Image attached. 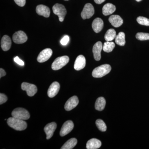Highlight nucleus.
I'll use <instances>...</instances> for the list:
<instances>
[{"label":"nucleus","mask_w":149,"mask_h":149,"mask_svg":"<svg viewBox=\"0 0 149 149\" xmlns=\"http://www.w3.org/2000/svg\"><path fill=\"white\" fill-rule=\"evenodd\" d=\"M7 123L11 128L18 131L24 130L27 127V123L24 120L13 117L8 119Z\"/></svg>","instance_id":"1"},{"label":"nucleus","mask_w":149,"mask_h":149,"mask_svg":"<svg viewBox=\"0 0 149 149\" xmlns=\"http://www.w3.org/2000/svg\"><path fill=\"white\" fill-rule=\"evenodd\" d=\"M111 68L109 64L102 65L96 68L92 72V75L95 78H100L109 73L111 70Z\"/></svg>","instance_id":"2"},{"label":"nucleus","mask_w":149,"mask_h":149,"mask_svg":"<svg viewBox=\"0 0 149 149\" xmlns=\"http://www.w3.org/2000/svg\"><path fill=\"white\" fill-rule=\"evenodd\" d=\"M69 61V57L67 56L59 57L55 60L52 65V69L54 70H58L63 67Z\"/></svg>","instance_id":"3"},{"label":"nucleus","mask_w":149,"mask_h":149,"mask_svg":"<svg viewBox=\"0 0 149 149\" xmlns=\"http://www.w3.org/2000/svg\"><path fill=\"white\" fill-rule=\"evenodd\" d=\"M12 116L22 120H26L29 119L30 114L27 110L22 108H17L12 112Z\"/></svg>","instance_id":"4"},{"label":"nucleus","mask_w":149,"mask_h":149,"mask_svg":"<svg viewBox=\"0 0 149 149\" xmlns=\"http://www.w3.org/2000/svg\"><path fill=\"white\" fill-rule=\"evenodd\" d=\"M54 13L58 15L60 21L63 22L66 15L67 11L64 6L61 4L56 3L53 6Z\"/></svg>","instance_id":"5"},{"label":"nucleus","mask_w":149,"mask_h":149,"mask_svg":"<svg viewBox=\"0 0 149 149\" xmlns=\"http://www.w3.org/2000/svg\"><path fill=\"white\" fill-rule=\"evenodd\" d=\"M95 13V9L93 5L90 3L86 4L81 13L83 19H89L92 17Z\"/></svg>","instance_id":"6"},{"label":"nucleus","mask_w":149,"mask_h":149,"mask_svg":"<svg viewBox=\"0 0 149 149\" xmlns=\"http://www.w3.org/2000/svg\"><path fill=\"white\" fill-rule=\"evenodd\" d=\"M21 88L23 91H26L27 95L32 97L37 93V89L36 85L29 83H23L21 85Z\"/></svg>","instance_id":"7"},{"label":"nucleus","mask_w":149,"mask_h":149,"mask_svg":"<svg viewBox=\"0 0 149 149\" xmlns=\"http://www.w3.org/2000/svg\"><path fill=\"white\" fill-rule=\"evenodd\" d=\"M13 40L17 44H23L27 42V35L23 31H18L13 34Z\"/></svg>","instance_id":"8"},{"label":"nucleus","mask_w":149,"mask_h":149,"mask_svg":"<svg viewBox=\"0 0 149 149\" xmlns=\"http://www.w3.org/2000/svg\"><path fill=\"white\" fill-rule=\"evenodd\" d=\"M52 50L49 48H47L42 51L37 57V60L38 62L43 63L47 61L52 56Z\"/></svg>","instance_id":"9"},{"label":"nucleus","mask_w":149,"mask_h":149,"mask_svg":"<svg viewBox=\"0 0 149 149\" xmlns=\"http://www.w3.org/2000/svg\"><path fill=\"white\" fill-rule=\"evenodd\" d=\"M74 128V124L71 120H67L63 123L60 132V135L63 137L70 133Z\"/></svg>","instance_id":"10"},{"label":"nucleus","mask_w":149,"mask_h":149,"mask_svg":"<svg viewBox=\"0 0 149 149\" xmlns=\"http://www.w3.org/2000/svg\"><path fill=\"white\" fill-rule=\"evenodd\" d=\"M79 103V100L77 96H74L68 100L65 104V109L67 111H70L75 107H77Z\"/></svg>","instance_id":"11"},{"label":"nucleus","mask_w":149,"mask_h":149,"mask_svg":"<svg viewBox=\"0 0 149 149\" xmlns=\"http://www.w3.org/2000/svg\"><path fill=\"white\" fill-rule=\"evenodd\" d=\"M103 49L102 43L101 42H97L93 46V52L95 59L97 61H99L101 58V53Z\"/></svg>","instance_id":"12"},{"label":"nucleus","mask_w":149,"mask_h":149,"mask_svg":"<svg viewBox=\"0 0 149 149\" xmlns=\"http://www.w3.org/2000/svg\"><path fill=\"white\" fill-rule=\"evenodd\" d=\"M56 127V123L55 122L48 123L45 126L44 130L47 135V139L49 140L52 137Z\"/></svg>","instance_id":"13"},{"label":"nucleus","mask_w":149,"mask_h":149,"mask_svg":"<svg viewBox=\"0 0 149 149\" xmlns=\"http://www.w3.org/2000/svg\"><path fill=\"white\" fill-rule=\"evenodd\" d=\"M60 85L57 82H54L51 84L48 90V95L50 98H53L56 95L59 91Z\"/></svg>","instance_id":"14"},{"label":"nucleus","mask_w":149,"mask_h":149,"mask_svg":"<svg viewBox=\"0 0 149 149\" xmlns=\"http://www.w3.org/2000/svg\"><path fill=\"white\" fill-rule=\"evenodd\" d=\"M86 65V59L82 55L78 56L74 62V68L76 70L83 69Z\"/></svg>","instance_id":"15"},{"label":"nucleus","mask_w":149,"mask_h":149,"mask_svg":"<svg viewBox=\"0 0 149 149\" xmlns=\"http://www.w3.org/2000/svg\"><path fill=\"white\" fill-rule=\"evenodd\" d=\"M36 12L39 15L49 17L50 14V10L48 7L43 5H39L36 8Z\"/></svg>","instance_id":"16"},{"label":"nucleus","mask_w":149,"mask_h":149,"mask_svg":"<svg viewBox=\"0 0 149 149\" xmlns=\"http://www.w3.org/2000/svg\"><path fill=\"white\" fill-rule=\"evenodd\" d=\"M104 27V22L102 19L97 17L94 19L92 23V27L94 32L99 33L102 29Z\"/></svg>","instance_id":"17"},{"label":"nucleus","mask_w":149,"mask_h":149,"mask_svg":"<svg viewBox=\"0 0 149 149\" xmlns=\"http://www.w3.org/2000/svg\"><path fill=\"white\" fill-rule=\"evenodd\" d=\"M12 42L10 37L8 35L3 36L1 40V47L3 50L7 51L10 49Z\"/></svg>","instance_id":"18"},{"label":"nucleus","mask_w":149,"mask_h":149,"mask_svg":"<svg viewBox=\"0 0 149 149\" xmlns=\"http://www.w3.org/2000/svg\"><path fill=\"white\" fill-rule=\"evenodd\" d=\"M109 22L115 27H120L123 23V19L119 15H112L109 19Z\"/></svg>","instance_id":"19"},{"label":"nucleus","mask_w":149,"mask_h":149,"mask_svg":"<svg viewBox=\"0 0 149 149\" xmlns=\"http://www.w3.org/2000/svg\"><path fill=\"white\" fill-rule=\"evenodd\" d=\"M102 143L100 140L96 139H92L88 141L86 148L88 149H98L101 146Z\"/></svg>","instance_id":"20"},{"label":"nucleus","mask_w":149,"mask_h":149,"mask_svg":"<svg viewBox=\"0 0 149 149\" xmlns=\"http://www.w3.org/2000/svg\"><path fill=\"white\" fill-rule=\"evenodd\" d=\"M116 8L113 4L108 3L104 5L102 8V13L104 15H108L113 13L115 11Z\"/></svg>","instance_id":"21"},{"label":"nucleus","mask_w":149,"mask_h":149,"mask_svg":"<svg viewBox=\"0 0 149 149\" xmlns=\"http://www.w3.org/2000/svg\"><path fill=\"white\" fill-rule=\"evenodd\" d=\"M106 105V100L103 97H100L97 99L95 104V108L97 110H103Z\"/></svg>","instance_id":"22"},{"label":"nucleus","mask_w":149,"mask_h":149,"mask_svg":"<svg viewBox=\"0 0 149 149\" xmlns=\"http://www.w3.org/2000/svg\"><path fill=\"white\" fill-rule=\"evenodd\" d=\"M77 140L75 138H72L67 141L61 148V149H72L77 144Z\"/></svg>","instance_id":"23"},{"label":"nucleus","mask_w":149,"mask_h":149,"mask_svg":"<svg viewBox=\"0 0 149 149\" xmlns=\"http://www.w3.org/2000/svg\"><path fill=\"white\" fill-rule=\"evenodd\" d=\"M115 42L120 46L125 45V34L123 32H120L116 35L115 38Z\"/></svg>","instance_id":"24"},{"label":"nucleus","mask_w":149,"mask_h":149,"mask_svg":"<svg viewBox=\"0 0 149 149\" xmlns=\"http://www.w3.org/2000/svg\"><path fill=\"white\" fill-rule=\"evenodd\" d=\"M116 32L113 29H110L107 31L104 36V39L107 42H111L116 37Z\"/></svg>","instance_id":"25"},{"label":"nucleus","mask_w":149,"mask_h":149,"mask_svg":"<svg viewBox=\"0 0 149 149\" xmlns=\"http://www.w3.org/2000/svg\"><path fill=\"white\" fill-rule=\"evenodd\" d=\"M115 47L114 43L112 42H107L104 43L103 50L104 52L109 53L111 52Z\"/></svg>","instance_id":"26"},{"label":"nucleus","mask_w":149,"mask_h":149,"mask_svg":"<svg viewBox=\"0 0 149 149\" xmlns=\"http://www.w3.org/2000/svg\"><path fill=\"white\" fill-rule=\"evenodd\" d=\"M96 124L97 125L98 128L102 131V132H105L107 130V125H106L105 123L104 122L103 120L101 119H97L96 121Z\"/></svg>","instance_id":"27"},{"label":"nucleus","mask_w":149,"mask_h":149,"mask_svg":"<svg viewBox=\"0 0 149 149\" xmlns=\"http://www.w3.org/2000/svg\"><path fill=\"white\" fill-rule=\"evenodd\" d=\"M136 38L141 41L149 40V33L139 32L136 34Z\"/></svg>","instance_id":"28"},{"label":"nucleus","mask_w":149,"mask_h":149,"mask_svg":"<svg viewBox=\"0 0 149 149\" xmlns=\"http://www.w3.org/2000/svg\"><path fill=\"white\" fill-rule=\"evenodd\" d=\"M137 21L139 24L145 26H149V19L144 17H139L137 18Z\"/></svg>","instance_id":"29"},{"label":"nucleus","mask_w":149,"mask_h":149,"mask_svg":"<svg viewBox=\"0 0 149 149\" xmlns=\"http://www.w3.org/2000/svg\"><path fill=\"white\" fill-rule=\"evenodd\" d=\"M69 36H68V35H65L61 40V45H66L69 42Z\"/></svg>","instance_id":"30"},{"label":"nucleus","mask_w":149,"mask_h":149,"mask_svg":"<svg viewBox=\"0 0 149 149\" xmlns=\"http://www.w3.org/2000/svg\"><path fill=\"white\" fill-rule=\"evenodd\" d=\"M8 100V97L4 94L1 93L0 94V104H2L6 102Z\"/></svg>","instance_id":"31"},{"label":"nucleus","mask_w":149,"mask_h":149,"mask_svg":"<svg viewBox=\"0 0 149 149\" xmlns=\"http://www.w3.org/2000/svg\"><path fill=\"white\" fill-rule=\"evenodd\" d=\"M17 5L20 7H23L26 3V0H14Z\"/></svg>","instance_id":"32"},{"label":"nucleus","mask_w":149,"mask_h":149,"mask_svg":"<svg viewBox=\"0 0 149 149\" xmlns=\"http://www.w3.org/2000/svg\"><path fill=\"white\" fill-rule=\"evenodd\" d=\"M14 60L15 63H16L17 64L19 65H21V66H23L24 65V62L21 60L18 56L15 57L14 59Z\"/></svg>","instance_id":"33"},{"label":"nucleus","mask_w":149,"mask_h":149,"mask_svg":"<svg viewBox=\"0 0 149 149\" xmlns=\"http://www.w3.org/2000/svg\"><path fill=\"white\" fill-rule=\"evenodd\" d=\"M6 75V72L5 71L3 68H1L0 69V78H1L2 77L5 76Z\"/></svg>","instance_id":"34"},{"label":"nucleus","mask_w":149,"mask_h":149,"mask_svg":"<svg viewBox=\"0 0 149 149\" xmlns=\"http://www.w3.org/2000/svg\"><path fill=\"white\" fill-rule=\"evenodd\" d=\"M105 0H94V1L96 3L98 4H100L104 2Z\"/></svg>","instance_id":"35"},{"label":"nucleus","mask_w":149,"mask_h":149,"mask_svg":"<svg viewBox=\"0 0 149 149\" xmlns=\"http://www.w3.org/2000/svg\"><path fill=\"white\" fill-rule=\"evenodd\" d=\"M136 1H137L138 2H140L141 1H142V0H136Z\"/></svg>","instance_id":"36"},{"label":"nucleus","mask_w":149,"mask_h":149,"mask_svg":"<svg viewBox=\"0 0 149 149\" xmlns=\"http://www.w3.org/2000/svg\"><path fill=\"white\" fill-rule=\"evenodd\" d=\"M65 1H68V0H65Z\"/></svg>","instance_id":"37"}]
</instances>
